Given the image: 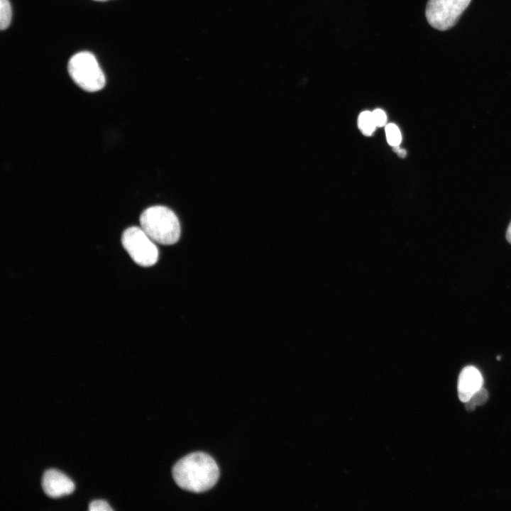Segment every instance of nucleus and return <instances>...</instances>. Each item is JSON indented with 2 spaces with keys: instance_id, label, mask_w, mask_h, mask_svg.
<instances>
[{
  "instance_id": "nucleus-5",
  "label": "nucleus",
  "mask_w": 511,
  "mask_h": 511,
  "mask_svg": "<svg viewBox=\"0 0 511 511\" xmlns=\"http://www.w3.org/2000/svg\"><path fill=\"white\" fill-rule=\"evenodd\" d=\"M471 0H428L425 16L429 24L439 31L454 26Z\"/></svg>"
},
{
  "instance_id": "nucleus-15",
  "label": "nucleus",
  "mask_w": 511,
  "mask_h": 511,
  "mask_svg": "<svg viewBox=\"0 0 511 511\" xmlns=\"http://www.w3.org/2000/svg\"><path fill=\"white\" fill-rule=\"evenodd\" d=\"M506 239L511 244V221L506 231Z\"/></svg>"
},
{
  "instance_id": "nucleus-8",
  "label": "nucleus",
  "mask_w": 511,
  "mask_h": 511,
  "mask_svg": "<svg viewBox=\"0 0 511 511\" xmlns=\"http://www.w3.org/2000/svg\"><path fill=\"white\" fill-rule=\"evenodd\" d=\"M488 399V392L481 388L476 392L471 398L466 402L465 407L467 411L472 412L476 407L484 405Z\"/></svg>"
},
{
  "instance_id": "nucleus-3",
  "label": "nucleus",
  "mask_w": 511,
  "mask_h": 511,
  "mask_svg": "<svg viewBox=\"0 0 511 511\" xmlns=\"http://www.w3.org/2000/svg\"><path fill=\"white\" fill-rule=\"evenodd\" d=\"M68 72L73 82L87 92L99 91L106 83L103 71L94 55L89 52L74 55L68 62Z\"/></svg>"
},
{
  "instance_id": "nucleus-9",
  "label": "nucleus",
  "mask_w": 511,
  "mask_h": 511,
  "mask_svg": "<svg viewBox=\"0 0 511 511\" xmlns=\"http://www.w3.org/2000/svg\"><path fill=\"white\" fill-rule=\"evenodd\" d=\"M358 126L363 134L366 136L372 134L376 126L372 112L366 111L360 114L358 117Z\"/></svg>"
},
{
  "instance_id": "nucleus-1",
  "label": "nucleus",
  "mask_w": 511,
  "mask_h": 511,
  "mask_svg": "<svg viewBox=\"0 0 511 511\" xmlns=\"http://www.w3.org/2000/svg\"><path fill=\"white\" fill-rule=\"evenodd\" d=\"M172 476L181 488L202 493L214 486L219 477V469L211 456L203 452H194L175 463Z\"/></svg>"
},
{
  "instance_id": "nucleus-10",
  "label": "nucleus",
  "mask_w": 511,
  "mask_h": 511,
  "mask_svg": "<svg viewBox=\"0 0 511 511\" xmlns=\"http://www.w3.org/2000/svg\"><path fill=\"white\" fill-rule=\"evenodd\" d=\"M11 8L9 0H0V28L6 29L11 20Z\"/></svg>"
},
{
  "instance_id": "nucleus-14",
  "label": "nucleus",
  "mask_w": 511,
  "mask_h": 511,
  "mask_svg": "<svg viewBox=\"0 0 511 511\" xmlns=\"http://www.w3.org/2000/svg\"><path fill=\"white\" fill-rule=\"evenodd\" d=\"M394 150L395 153L401 158H404L406 155V151L404 149L400 148L398 146H395Z\"/></svg>"
},
{
  "instance_id": "nucleus-16",
  "label": "nucleus",
  "mask_w": 511,
  "mask_h": 511,
  "mask_svg": "<svg viewBox=\"0 0 511 511\" xmlns=\"http://www.w3.org/2000/svg\"><path fill=\"white\" fill-rule=\"evenodd\" d=\"M94 1H109V0H94Z\"/></svg>"
},
{
  "instance_id": "nucleus-12",
  "label": "nucleus",
  "mask_w": 511,
  "mask_h": 511,
  "mask_svg": "<svg viewBox=\"0 0 511 511\" xmlns=\"http://www.w3.org/2000/svg\"><path fill=\"white\" fill-rule=\"evenodd\" d=\"M90 511L106 510L109 511L113 509L109 506L106 501L103 500H95L92 501L89 505Z\"/></svg>"
},
{
  "instance_id": "nucleus-6",
  "label": "nucleus",
  "mask_w": 511,
  "mask_h": 511,
  "mask_svg": "<svg viewBox=\"0 0 511 511\" xmlns=\"http://www.w3.org/2000/svg\"><path fill=\"white\" fill-rule=\"evenodd\" d=\"M41 485L45 493L51 498L66 495L75 490L73 481L63 473L53 468L44 472Z\"/></svg>"
},
{
  "instance_id": "nucleus-13",
  "label": "nucleus",
  "mask_w": 511,
  "mask_h": 511,
  "mask_svg": "<svg viewBox=\"0 0 511 511\" xmlns=\"http://www.w3.org/2000/svg\"><path fill=\"white\" fill-rule=\"evenodd\" d=\"M376 126H383L386 123L385 113L381 109H375L372 112Z\"/></svg>"
},
{
  "instance_id": "nucleus-7",
  "label": "nucleus",
  "mask_w": 511,
  "mask_h": 511,
  "mask_svg": "<svg viewBox=\"0 0 511 511\" xmlns=\"http://www.w3.org/2000/svg\"><path fill=\"white\" fill-rule=\"evenodd\" d=\"M483 378L480 372L473 366H466L461 371L457 384L459 400L467 402L478 390L483 388Z\"/></svg>"
},
{
  "instance_id": "nucleus-2",
  "label": "nucleus",
  "mask_w": 511,
  "mask_h": 511,
  "mask_svg": "<svg viewBox=\"0 0 511 511\" xmlns=\"http://www.w3.org/2000/svg\"><path fill=\"white\" fill-rule=\"evenodd\" d=\"M141 228L155 242L172 245L180 237V224L176 214L164 206L145 209L139 218Z\"/></svg>"
},
{
  "instance_id": "nucleus-11",
  "label": "nucleus",
  "mask_w": 511,
  "mask_h": 511,
  "mask_svg": "<svg viewBox=\"0 0 511 511\" xmlns=\"http://www.w3.org/2000/svg\"><path fill=\"white\" fill-rule=\"evenodd\" d=\"M385 133L388 143L395 147L398 146L401 142V133L397 126L388 124L385 128Z\"/></svg>"
},
{
  "instance_id": "nucleus-17",
  "label": "nucleus",
  "mask_w": 511,
  "mask_h": 511,
  "mask_svg": "<svg viewBox=\"0 0 511 511\" xmlns=\"http://www.w3.org/2000/svg\"><path fill=\"white\" fill-rule=\"evenodd\" d=\"M497 360H500V356H497Z\"/></svg>"
},
{
  "instance_id": "nucleus-4",
  "label": "nucleus",
  "mask_w": 511,
  "mask_h": 511,
  "mask_svg": "<svg viewBox=\"0 0 511 511\" xmlns=\"http://www.w3.org/2000/svg\"><path fill=\"white\" fill-rule=\"evenodd\" d=\"M121 243L132 260L141 266H152L158 261V248L141 227L127 228L121 235Z\"/></svg>"
}]
</instances>
